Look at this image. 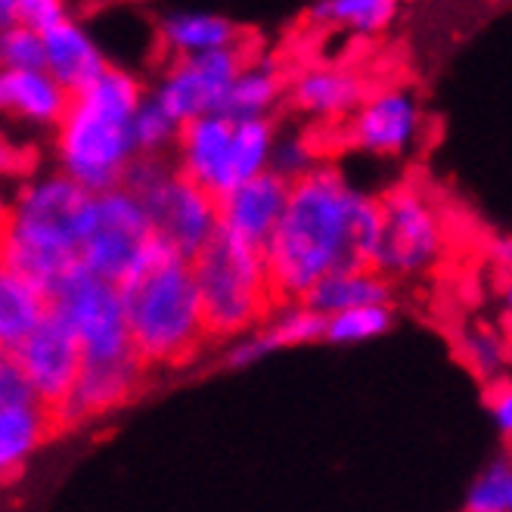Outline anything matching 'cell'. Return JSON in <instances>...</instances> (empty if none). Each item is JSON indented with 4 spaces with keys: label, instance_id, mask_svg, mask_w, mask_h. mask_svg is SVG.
<instances>
[{
    "label": "cell",
    "instance_id": "cell-7",
    "mask_svg": "<svg viewBox=\"0 0 512 512\" xmlns=\"http://www.w3.org/2000/svg\"><path fill=\"white\" fill-rule=\"evenodd\" d=\"M153 236L156 233L153 224H149L146 208L131 190L112 187L94 193L78 249V264L118 286L140 261L146 246L153 243Z\"/></svg>",
    "mask_w": 512,
    "mask_h": 512
},
{
    "label": "cell",
    "instance_id": "cell-14",
    "mask_svg": "<svg viewBox=\"0 0 512 512\" xmlns=\"http://www.w3.org/2000/svg\"><path fill=\"white\" fill-rule=\"evenodd\" d=\"M41 41H44V69L69 94L84 87L87 81H94L106 69V59L100 56L94 41L69 19H59L47 32H41Z\"/></svg>",
    "mask_w": 512,
    "mask_h": 512
},
{
    "label": "cell",
    "instance_id": "cell-16",
    "mask_svg": "<svg viewBox=\"0 0 512 512\" xmlns=\"http://www.w3.org/2000/svg\"><path fill=\"white\" fill-rule=\"evenodd\" d=\"M233 122L221 112H205L190 122L180 125V174H187L205 190H212V180L221 168V159L227 153Z\"/></svg>",
    "mask_w": 512,
    "mask_h": 512
},
{
    "label": "cell",
    "instance_id": "cell-10",
    "mask_svg": "<svg viewBox=\"0 0 512 512\" xmlns=\"http://www.w3.org/2000/svg\"><path fill=\"white\" fill-rule=\"evenodd\" d=\"M13 354L28 382H32V388L38 391V398L56 416L81 370V342L66 314L50 305L41 323L13 348Z\"/></svg>",
    "mask_w": 512,
    "mask_h": 512
},
{
    "label": "cell",
    "instance_id": "cell-33",
    "mask_svg": "<svg viewBox=\"0 0 512 512\" xmlns=\"http://www.w3.org/2000/svg\"><path fill=\"white\" fill-rule=\"evenodd\" d=\"M4 230H7V205H0V267H4Z\"/></svg>",
    "mask_w": 512,
    "mask_h": 512
},
{
    "label": "cell",
    "instance_id": "cell-23",
    "mask_svg": "<svg viewBox=\"0 0 512 512\" xmlns=\"http://www.w3.org/2000/svg\"><path fill=\"white\" fill-rule=\"evenodd\" d=\"M277 97H280V78L274 69L243 66L239 75L230 81L227 94L221 97L218 112L227 115L230 122H239V118H261V112L274 106Z\"/></svg>",
    "mask_w": 512,
    "mask_h": 512
},
{
    "label": "cell",
    "instance_id": "cell-32",
    "mask_svg": "<svg viewBox=\"0 0 512 512\" xmlns=\"http://www.w3.org/2000/svg\"><path fill=\"white\" fill-rule=\"evenodd\" d=\"M16 22V10H13V0H0V32L10 28Z\"/></svg>",
    "mask_w": 512,
    "mask_h": 512
},
{
    "label": "cell",
    "instance_id": "cell-22",
    "mask_svg": "<svg viewBox=\"0 0 512 512\" xmlns=\"http://www.w3.org/2000/svg\"><path fill=\"white\" fill-rule=\"evenodd\" d=\"M162 41L174 56H190V53H205V50H218L243 41V32L221 19V16H208V13H180L171 16L162 28Z\"/></svg>",
    "mask_w": 512,
    "mask_h": 512
},
{
    "label": "cell",
    "instance_id": "cell-3",
    "mask_svg": "<svg viewBox=\"0 0 512 512\" xmlns=\"http://www.w3.org/2000/svg\"><path fill=\"white\" fill-rule=\"evenodd\" d=\"M140 106V84L115 69H103L94 81L72 90L59 125V159L72 180L90 193L122 184L134 159L131 122Z\"/></svg>",
    "mask_w": 512,
    "mask_h": 512
},
{
    "label": "cell",
    "instance_id": "cell-13",
    "mask_svg": "<svg viewBox=\"0 0 512 512\" xmlns=\"http://www.w3.org/2000/svg\"><path fill=\"white\" fill-rule=\"evenodd\" d=\"M59 435L53 410L38 398H4L0 395V488L13 481L35 450Z\"/></svg>",
    "mask_w": 512,
    "mask_h": 512
},
{
    "label": "cell",
    "instance_id": "cell-25",
    "mask_svg": "<svg viewBox=\"0 0 512 512\" xmlns=\"http://www.w3.org/2000/svg\"><path fill=\"white\" fill-rule=\"evenodd\" d=\"M388 326H391V314L385 308V301H370V305H354V308L329 314L323 339L339 342V345H351V342L382 336Z\"/></svg>",
    "mask_w": 512,
    "mask_h": 512
},
{
    "label": "cell",
    "instance_id": "cell-17",
    "mask_svg": "<svg viewBox=\"0 0 512 512\" xmlns=\"http://www.w3.org/2000/svg\"><path fill=\"white\" fill-rule=\"evenodd\" d=\"M364 97L367 81L348 69H311L292 84V106L317 118L348 115Z\"/></svg>",
    "mask_w": 512,
    "mask_h": 512
},
{
    "label": "cell",
    "instance_id": "cell-6",
    "mask_svg": "<svg viewBox=\"0 0 512 512\" xmlns=\"http://www.w3.org/2000/svg\"><path fill=\"white\" fill-rule=\"evenodd\" d=\"M379 246L373 270L382 277H413L447 249V221L423 187H398L379 202Z\"/></svg>",
    "mask_w": 512,
    "mask_h": 512
},
{
    "label": "cell",
    "instance_id": "cell-8",
    "mask_svg": "<svg viewBox=\"0 0 512 512\" xmlns=\"http://www.w3.org/2000/svg\"><path fill=\"white\" fill-rule=\"evenodd\" d=\"M47 298H50V305L56 311H63L66 320L72 323L84 360H109V357L137 354L128 336L122 295H118L115 283L75 264L69 274L47 292Z\"/></svg>",
    "mask_w": 512,
    "mask_h": 512
},
{
    "label": "cell",
    "instance_id": "cell-15",
    "mask_svg": "<svg viewBox=\"0 0 512 512\" xmlns=\"http://www.w3.org/2000/svg\"><path fill=\"white\" fill-rule=\"evenodd\" d=\"M69 90L47 69H0V109L50 125L66 109Z\"/></svg>",
    "mask_w": 512,
    "mask_h": 512
},
{
    "label": "cell",
    "instance_id": "cell-18",
    "mask_svg": "<svg viewBox=\"0 0 512 512\" xmlns=\"http://www.w3.org/2000/svg\"><path fill=\"white\" fill-rule=\"evenodd\" d=\"M323 333H326V314H320L308 305H295V308H286L283 314H277L258 336H252L249 342L233 348L227 364L230 367H249L270 351L317 342V339H323Z\"/></svg>",
    "mask_w": 512,
    "mask_h": 512
},
{
    "label": "cell",
    "instance_id": "cell-29",
    "mask_svg": "<svg viewBox=\"0 0 512 512\" xmlns=\"http://www.w3.org/2000/svg\"><path fill=\"white\" fill-rule=\"evenodd\" d=\"M512 506V469L506 460L491 463L472 485L466 509L472 512H506Z\"/></svg>",
    "mask_w": 512,
    "mask_h": 512
},
{
    "label": "cell",
    "instance_id": "cell-27",
    "mask_svg": "<svg viewBox=\"0 0 512 512\" xmlns=\"http://www.w3.org/2000/svg\"><path fill=\"white\" fill-rule=\"evenodd\" d=\"M177 131H180V122L153 100V103H143L137 106L134 112V122H131V137H134V153H162V149L177 140Z\"/></svg>",
    "mask_w": 512,
    "mask_h": 512
},
{
    "label": "cell",
    "instance_id": "cell-24",
    "mask_svg": "<svg viewBox=\"0 0 512 512\" xmlns=\"http://www.w3.org/2000/svg\"><path fill=\"white\" fill-rule=\"evenodd\" d=\"M398 0H323L314 10V22L339 25L348 32H379L391 22Z\"/></svg>",
    "mask_w": 512,
    "mask_h": 512
},
{
    "label": "cell",
    "instance_id": "cell-19",
    "mask_svg": "<svg viewBox=\"0 0 512 512\" xmlns=\"http://www.w3.org/2000/svg\"><path fill=\"white\" fill-rule=\"evenodd\" d=\"M388 277H382L373 267H345L323 274L298 305H308L320 314H336L354 305H370V301H388Z\"/></svg>",
    "mask_w": 512,
    "mask_h": 512
},
{
    "label": "cell",
    "instance_id": "cell-11",
    "mask_svg": "<svg viewBox=\"0 0 512 512\" xmlns=\"http://www.w3.org/2000/svg\"><path fill=\"white\" fill-rule=\"evenodd\" d=\"M423 131V112L407 90L367 94L351 112V143L373 156H401Z\"/></svg>",
    "mask_w": 512,
    "mask_h": 512
},
{
    "label": "cell",
    "instance_id": "cell-21",
    "mask_svg": "<svg viewBox=\"0 0 512 512\" xmlns=\"http://www.w3.org/2000/svg\"><path fill=\"white\" fill-rule=\"evenodd\" d=\"M50 308L44 289L0 267V351H13Z\"/></svg>",
    "mask_w": 512,
    "mask_h": 512
},
{
    "label": "cell",
    "instance_id": "cell-28",
    "mask_svg": "<svg viewBox=\"0 0 512 512\" xmlns=\"http://www.w3.org/2000/svg\"><path fill=\"white\" fill-rule=\"evenodd\" d=\"M0 69H44L41 32L13 22L0 32Z\"/></svg>",
    "mask_w": 512,
    "mask_h": 512
},
{
    "label": "cell",
    "instance_id": "cell-31",
    "mask_svg": "<svg viewBox=\"0 0 512 512\" xmlns=\"http://www.w3.org/2000/svg\"><path fill=\"white\" fill-rule=\"evenodd\" d=\"M488 407H491V416L497 429L509 438V429H512V391L503 379L491 382V391H488Z\"/></svg>",
    "mask_w": 512,
    "mask_h": 512
},
{
    "label": "cell",
    "instance_id": "cell-20",
    "mask_svg": "<svg viewBox=\"0 0 512 512\" xmlns=\"http://www.w3.org/2000/svg\"><path fill=\"white\" fill-rule=\"evenodd\" d=\"M270 149H274V134H270V125L264 118H239V122H233L227 153L212 180V193L224 196L236 184L264 171L270 162Z\"/></svg>",
    "mask_w": 512,
    "mask_h": 512
},
{
    "label": "cell",
    "instance_id": "cell-5",
    "mask_svg": "<svg viewBox=\"0 0 512 512\" xmlns=\"http://www.w3.org/2000/svg\"><path fill=\"white\" fill-rule=\"evenodd\" d=\"M208 339H227L261 323L280 305L270 289L264 249L218 227L190 255Z\"/></svg>",
    "mask_w": 512,
    "mask_h": 512
},
{
    "label": "cell",
    "instance_id": "cell-30",
    "mask_svg": "<svg viewBox=\"0 0 512 512\" xmlns=\"http://www.w3.org/2000/svg\"><path fill=\"white\" fill-rule=\"evenodd\" d=\"M13 10H16V22L35 28V32H47L50 25L66 19L63 0H13Z\"/></svg>",
    "mask_w": 512,
    "mask_h": 512
},
{
    "label": "cell",
    "instance_id": "cell-2",
    "mask_svg": "<svg viewBox=\"0 0 512 512\" xmlns=\"http://www.w3.org/2000/svg\"><path fill=\"white\" fill-rule=\"evenodd\" d=\"M118 295L131 345L146 370L180 367L212 342L190 258L174 252L162 236H153L140 261L118 283Z\"/></svg>",
    "mask_w": 512,
    "mask_h": 512
},
{
    "label": "cell",
    "instance_id": "cell-12",
    "mask_svg": "<svg viewBox=\"0 0 512 512\" xmlns=\"http://www.w3.org/2000/svg\"><path fill=\"white\" fill-rule=\"evenodd\" d=\"M286 193H289V180L277 171L264 168L255 177L227 190L224 196H218V227L264 249L270 230H274L283 212Z\"/></svg>",
    "mask_w": 512,
    "mask_h": 512
},
{
    "label": "cell",
    "instance_id": "cell-26",
    "mask_svg": "<svg viewBox=\"0 0 512 512\" xmlns=\"http://www.w3.org/2000/svg\"><path fill=\"white\" fill-rule=\"evenodd\" d=\"M460 351L475 376L485 382L503 379V360H506V342L497 336V329L488 323H472L460 336Z\"/></svg>",
    "mask_w": 512,
    "mask_h": 512
},
{
    "label": "cell",
    "instance_id": "cell-9",
    "mask_svg": "<svg viewBox=\"0 0 512 512\" xmlns=\"http://www.w3.org/2000/svg\"><path fill=\"white\" fill-rule=\"evenodd\" d=\"M249 66L246 44H230L205 53L177 56L171 75L165 78L162 90L156 94V103L174 118V122H190L196 115L218 112L221 97L227 94L230 81L239 75V69Z\"/></svg>",
    "mask_w": 512,
    "mask_h": 512
},
{
    "label": "cell",
    "instance_id": "cell-4",
    "mask_svg": "<svg viewBox=\"0 0 512 512\" xmlns=\"http://www.w3.org/2000/svg\"><path fill=\"white\" fill-rule=\"evenodd\" d=\"M90 202L94 193L69 174L25 187L19 202L7 208L4 267L50 292L78 264Z\"/></svg>",
    "mask_w": 512,
    "mask_h": 512
},
{
    "label": "cell",
    "instance_id": "cell-1",
    "mask_svg": "<svg viewBox=\"0 0 512 512\" xmlns=\"http://www.w3.org/2000/svg\"><path fill=\"white\" fill-rule=\"evenodd\" d=\"M379 202L360 196L333 168H308L289 180L283 212L264 243L277 305H295L323 274L373 267Z\"/></svg>",
    "mask_w": 512,
    "mask_h": 512
}]
</instances>
